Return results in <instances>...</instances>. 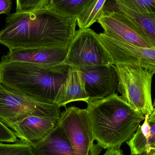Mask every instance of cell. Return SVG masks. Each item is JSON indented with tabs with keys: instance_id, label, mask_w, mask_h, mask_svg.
<instances>
[{
	"instance_id": "1",
	"label": "cell",
	"mask_w": 155,
	"mask_h": 155,
	"mask_svg": "<svg viewBox=\"0 0 155 155\" xmlns=\"http://www.w3.org/2000/svg\"><path fill=\"white\" fill-rule=\"evenodd\" d=\"M76 19L65 16L48 5L6 17L0 31V44L9 50L68 47L76 32Z\"/></svg>"
},
{
	"instance_id": "2",
	"label": "cell",
	"mask_w": 155,
	"mask_h": 155,
	"mask_svg": "<svg viewBox=\"0 0 155 155\" xmlns=\"http://www.w3.org/2000/svg\"><path fill=\"white\" fill-rule=\"evenodd\" d=\"M86 103L95 140L102 149L120 148L144 120L117 93Z\"/></svg>"
},
{
	"instance_id": "3",
	"label": "cell",
	"mask_w": 155,
	"mask_h": 155,
	"mask_svg": "<svg viewBox=\"0 0 155 155\" xmlns=\"http://www.w3.org/2000/svg\"><path fill=\"white\" fill-rule=\"evenodd\" d=\"M69 66L46 67L20 62L0 61V84L40 102L55 104Z\"/></svg>"
},
{
	"instance_id": "4",
	"label": "cell",
	"mask_w": 155,
	"mask_h": 155,
	"mask_svg": "<svg viewBox=\"0 0 155 155\" xmlns=\"http://www.w3.org/2000/svg\"><path fill=\"white\" fill-rule=\"evenodd\" d=\"M115 67L118 76L117 90L122 99L139 114L150 115L155 110L152 97L155 71L141 67Z\"/></svg>"
},
{
	"instance_id": "5",
	"label": "cell",
	"mask_w": 155,
	"mask_h": 155,
	"mask_svg": "<svg viewBox=\"0 0 155 155\" xmlns=\"http://www.w3.org/2000/svg\"><path fill=\"white\" fill-rule=\"evenodd\" d=\"M60 107L44 103L6 88L0 84V121L8 128L31 116L59 120Z\"/></svg>"
},
{
	"instance_id": "6",
	"label": "cell",
	"mask_w": 155,
	"mask_h": 155,
	"mask_svg": "<svg viewBox=\"0 0 155 155\" xmlns=\"http://www.w3.org/2000/svg\"><path fill=\"white\" fill-rule=\"evenodd\" d=\"M68 138L75 155H99L102 148L95 143V138L86 109L69 107L61 113L57 122Z\"/></svg>"
},
{
	"instance_id": "7",
	"label": "cell",
	"mask_w": 155,
	"mask_h": 155,
	"mask_svg": "<svg viewBox=\"0 0 155 155\" xmlns=\"http://www.w3.org/2000/svg\"><path fill=\"white\" fill-rule=\"evenodd\" d=\"M64 64L81 68L113 64V61L98 36L90 28L79 29L68 45Z\"/></svg>"
},
{
	"instance_id": "8",
	"label": "cell",
	"mask_w": 155,
	"mask_h": 155,
	"mask_svg": "<svg viewBox=\"0 0 155 155\" xmlns=\"http://www.w3.org/2000/svg\"><path fill=\"white\" fill-rule=\"evenodd\" d=\"M115 66L141 67L155 71V48H142L106 35L98 34Z\"/></svg>"
},
{
	"instance_id": "9",
	"label": "cell",
	"mask_w": 155,
	"mask_h": 155,
	"mask_svg": "<svg viewBox=\"0 0 155 155\" xmlns=\"http://www.w3.org/2000/svg\"><path fill=\"white\" fill-rule=\"evenodd\" d=\"M89 101L108 97L117 90L118 76L113 64L78 68Z\"/></svg>"
},
{
	"instance_id": "10",
	"label": "cell",
	"mask_w": 155,
	"mask_h": 155,
	"mask_svg": "<svg viewBox=\"0 0 155 155\" xmlns=\"http://www.w3.org/2000/svg\"><path fill=\"white\" fill-rule=\"evenodd\" d=\"M109 36L142 48H155L133 25L118 12L104 8L97 20Z\"/></svg>"
},
{
	"instance_id": "11",
	"label": "cell",
	"mask_w": 155,
	"mask_h": 155,
	"mask_svg": "<svg viewBox=\"0 0 155 155\" xmlns=\"http://www.w3.org/2000/svg\"><path fill=\"white\" fill-rule=\"evenodd\" d=\"M68 47L38 48L9 50L1 61L27 63L46 67L64 64Z\"/></svg>"
},
{
	"instance_id": "12",
	"label": "cell",
	"mask_w": 155,
	"mask_h": 155,
	"mask_svg": "<svg viewBox=\"0 0 155 155\" xmlns=\"http://www.w3.org/2000/svg\"><path fill=\"white\" fill-rule=\"evenodd\" d=\"M58 120L31 116L15 124L10 129L22 142L34 144L42 141L54 129Z\"/></svg>"
},
{
	"instance_id": "13",
	"label": "cell",
	"mask_w": 155,
	"mask_h": 155,
	"mask_svg": "<svg viewBox=\"0 0 155 155\" xmlns=\"http://www.w3.org/2000/svg\"><path fill=\"white\" fill-rule=\"evenodd\" d=\"M104 8L123 15L155 47V14L134 11L115 0H107Z\"/></svg>"
},
{
	"instance_id": "14",
	"label": "cell",
	"mask_w": 155,
	"mask_h": 155,
	"mask_svg": "<svg viewBox=\"0 0 155 155\" xmlns=\"http://www.w3.org/2000/svg\"><path fill=\"white\" fill-rule=\"evenodd\" d=\"M89 98L78 68L69 66L67 76L60 87L55 104L59 107L75 101H89Z\"/></svg>"
},
{
	"instance_id": "15",
	"label": "cell",
	"mask_w": 155,
	"mask_h": 155,
	"mask_svg": "<svg viewBox=\"0 0 155 155\" xmlns=\"http://www.w3.org/2000/svg\"><path fill=\"white\" fill-rule=\"evenodd\" d=\"M31 146L32 155H75L69 140L57 125L42 141Z\"/></svg>"
},
{
	"instance_id": "16",
	"label": "cell",
	"mask_w": 155,
	"mask_h": 155,
	"mask_svg": "<svg viewBox=\"0 0 155 155\" xmlns=\"http://www.w3.org/2000/svg\"><path fill=\"white\" fill-rule=\"evenodd\" d=\"M143 124L126 141L132 155L150 153L155 150V110L150 115L147 114Z\"/></svg>"
},
{
	"instance_id": "17",
	"label": "cell",
	"mask_w": 155,
	"mask_h": 155,
	"mask_svg": "<svg viewBox=\"0 0 155 155\" xmlns=\"http://www.w3.org/2000/svg\"><path fill=\"white\" fill-rule=\"evenodd\" d=\"M107 0H91L76 17V25L79 29L90 28L97 21L102 14Z\"/></svg>"
},
{
	"instance_id": "18",
	"label": "cell",
	"mask_w": 155,
	"mask_h": 155,
	"mask_svg": "<svg viewBox=\"0 0 155 155\" xmlns=\"http://www.w3.org/2000/svg\"><path fill=\"white\" fill-rule=\"evenodd\" d=\"M91 0H49L48 6L68 17L76 18Z\"/></svg>"
},
{
	"instance_id": "19",
	"label": "cell",
	"mask_w": 155,
	"mask_h": 155,
	"mask_svg": "<svg viewBox=\"0 0 155 155\" xmlns=\"http://www.w3.org/2000/svg\"><path fill=\"white\" fill-rule=\"evenodd\" d=\"M0 155H32L31 146L22 141L0 143Z\"/></svg>"
},
{
	"instance_id": "20",
	"label": "cell",
	"mask_w": 155,
	"mask_h": 155,
	"mask_svg": "<svg viewBox=\"0 0 155 155\" xmlns=\"http://www.w3.org/2000/svg\"><path fill=\"white\" fill-rule=\"evenodd\" d=\"M127 8L144 13L155 14V1L153 0H115Z\"/></svg>"
},
{
	"instance_id": "21",
	"label": "cell",
	"mask_w": 155,
	"mask_h": 155,
	"mask_svg": "<svg viewBox=\"0 0 155 155\" xmlns=\"http://www.w3.org/2000/svg\"><path fill=\"white\" fill-rule=\"evenodd\" d=\"M16 12H28L48 5L49 0H15Z\"/></svg>"
},
{
	"instance_id": "22",
	"label": "cell",
	"mask_w": 155,
	"mask_h": 155,
	"mask_svg": "<svg viewBox=\"0 0 155 155\" xmlns=\"http://www.w3.org/2000/svg\"><path fill=\"white\" fill-rule=\"evenodd\" d=\"M18 141L14 132L0 121V143H14Z\"/></svg>"
},
{
	"instance_id": "23",
	"label": "cell",
	"mask_w": 155,
	"mask_h": 155,
	"mask_svg": "<svg viewBox=\"0 0 155 155\" xmlns=\"http://www.w3.org/2000/svg\"><path fill=\"white\" fill-rule=\"evenodd\" d=\"M12 5V0H0V14H9Z\"/></svg>"
},
{
	"instance_id": "24",
	"label": "cell",
	"mask_w": 155,
	"mask_h": 155,
	"mask_svg": "<svg viewBox=\"0 0 155 155\" xmlns=\"http://www.w3.org/2000/svg\"><path fill=\"white\" fill-rule=\"evenodd\" d=\"M106 152L103 155H124L120 148H113L106 149Z\"/></svg>"
},
{
	"instance_id": "25",
	"label": "cell",
	"mask_w": 155,
	"mask_h": 155,
	"mask_svg": "<svg viewBox=\"0 0 155 155\" xmlns=\"http://www.w3.org/2000/svg\"><path fill=\"white\" fill-rule=\"evenodd\" d=\"M137 155H155V150H152L150 153L145 152V153H142L140 154Z\"/></svg>"
},
{
	"instance_id": "26",
	"label": "cell",
	"mask_w": 155,
	"mask_h": 155,
	"mask_svg": "<svg viewBox=\"0 0 155 155\" xmlns=\"http://www.w3.org/2000/svg\"><path fill=\"white\" fill-rule=\"evenodd\" d=\"M153 1H155V0H153Z\"/></svg>"
}]
</instances>
